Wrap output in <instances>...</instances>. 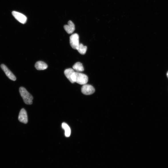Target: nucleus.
I'll return each instance as SVG.
<instances>
[{
    "instance_id": "39448f33",
    "label": "nucleus",
    "mask_w": 168,
    "mask_h": 168,
    "mask_svg": "<svg viewBox=\"0 0 168 168\" xmlns=\"http://www.w3.org/2000/svg\"><path fill=\"white\" fill-rule=\"evenodd\" d=\"M12 15L15 19L20 23L24 24L26 23L27 21V17L23 14L15 11L12 12Z\"/></svg>"
},
{
    "instance_id": "0eeeda50",
    "label": "nucleus",
    "mask_w": 168,
    "mask_h": 168,
    "mask_svg": "<svg viewBox=\"0 0 168 168\" xmlns=\"http://www.w3.org/2000/svg\"><path fill=\"white\" fill-rule=\"evenodd\" d=\"M18 119L20 122L24 124H27L28 122L27 111L24 108H22L20 112Z\"/></svg>"
},
{
    "instance_id": "f8f14e48",
    "label": "nucleus",
    "mask_w": 168,
    "mask_h": 168,
    "mask_svg": "<svg viewBox=\"0 0 168 168\" xmlns=\"http://www.w3.org/2000/svg\"><path fill=\"white\" fill-rule=\"evenodd\" d=\"M73 68L77 72H83L84 71V69L81 63L78 62L73 66Z\"/></svg>"
},
{
    "instance_id": "f257e3e1",
    "label": "nucleus",
    "mask_w": 168,
    "mask_h": 168,
    "mask_svg": "<svg viewBox=\"0 0 168 168\" xmlns=\"http://www.w3.org/2000/svg\"><path fill=\"white\" fill-rule=\"evenodd\" d=\"M19 91L24 103L27 105H31L33 103V97L25 88L23 87H21Z\"/></svg>"
},
{
    "instance_id": "20e7f679",
    "label": "nucleus",
    "mask_w": 168,
    "mask_h": 168,
    "mask_svg": "<svg viewBox=\"0 0 168 168\" xmlns=\"http://www.w3.org/2000/svg\"><path fill=\"white\" fill-rule=\"evenodd\" d=\"M81 92L85 95H90L95 92V89L92 85L85 84L82 87Z\"/></svg>"
},
{
    "instance_id": "f03ea898",
    "label": "nucleus",
    "mask_w": 168,
    "mask_h": 168,
    "mask_svg": "<svg viewBox=\"0 0 168 168\" xmlns=\"http://www.w3.org/2000/svg\"><path fill=\"white\" fill-rule=\"evenodd\" d=\"M88 81V77L86 75L78 72H75V82L80 85H85Z\"/></svg>"
},
{
    "instance_id": "423d86ee",
    "label": "nucleus",
    "mask_w": 168,
    "mask_h": 168,
    "mask_svg": "<svg viewBox=\"0 0 168 168\" xmlns=\"http://www.w3.org/2000/svg\"><path fill=\"white\" fill-rule=\"evenodd\" d=\"M1 67L5 73L6 76L11 80L15 81L16 79V77L8 68L4 64H2Z\"/></svg>"
},
{
    "instance_id": "6e6552de",
    "label": "nucleus",
    "mask_w": 168,
    "mask_h": 168,
    "mask_svg": "<svg viewBox=\"0 0 168 168\" xmlns=\"http://www.w3.org/2000/svg\"><path fill=\"white\" fill-rule=\"evenodd\" d=\"M64 29L68 33L72 34L75 29V24L71 21H69L68 25H65L64 26Z\"/></svg>"
},
{
    "instance_id": "ddd939ff",
    "label": "nucleus",
    "mask_w": 168,
    "mask_h": 168,
    "mask_svg": "<svg viewBox=\"0 0 168 168\" xmlns=\"http://www.w3.org/2000/svg\"><path fill=\"white\" fill-rule=\"evenodd\" d=\"M87 47L86 46H84L81 43H79L77 50L79 53L83 55L85 54L87 51Z\"/></svg>"
},
{
    "instance_id": "1a4fd4ad",
    "label": "nucleus",
    "mask_w": 168,
    "mask_h": 168,
    "mask_svg": "<svg viewBox=\"0 0 168 168\" xmlns=\"http://www.w3.org/2000/svg\"><path fill=\"white\" fill-rule=\"evenodd\" d=\"M75 72L74 70L71 68L66 69L64 71L65 75L66 77V78L72 83H73L72 79Z\"/></svg>"
},
{
    "instance_id": "7ed1b4c3",
    "label": "nucleus",
    "mask_w": 168,
    "mask_h": 168,
    "mask_svg": "<svg viewBox=\"0 0 168 168\" xmlns=\"http://www.w3.org/2000/svg\"><path fill=\"white\" fill-rule=\"evenodd\" d=\"M70 44L73 49H77L79 43V36L78 34L75 33L70 37Z\"/></svg>"
},
{
    "instance_id": "9b49d317",
    "label": "nucleus",
    "mask_w": 168,
    "mask_h": 168,
    "mask_svg": "<svg viewBox=\"0 0 168 168\" xmlns=\"http://www.w3.org/2000/svg\"><path fill=\"white\" fill-rule=\"evenodd\" d=\"M62 127L64 129L65 131V135L66 137H69L71 135V129L69 126L65 122L63 123L62 125Z\"/></svg>"
},
{
    "instance_id": "9d476101",
    "label": "nucleus",
    "mask_w": 168,
    "mask_h": 168,
    "mask_svg": "<svg viewBox=\"0 0 168 168\" xmlns=\"http://www.w3.org/2000/svg\"><path fill=\"white\" fill-rule=\"evenodd\" d=\"M35 67L38 70H44L48 67L47 65L45 63L42 61H38L35 64Z\"/></svg>"
},
{
    "instance_id": "4468645a",
    "label": "nucleus",
    "mask_w": 168,
    "mask_h": 168,
    "mask_svg": "<svg viewBox=\"0 0 168 168\" xmlns=\"http://www.w3.org/2000/svg\"><path fill=\"white\" fill-rule=\"evenodd\" d=\"M167 78H168V71L167 72Z\"/></svg>"
}]
</instances>
